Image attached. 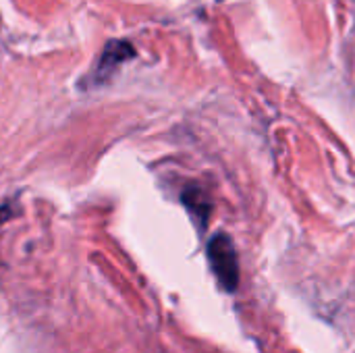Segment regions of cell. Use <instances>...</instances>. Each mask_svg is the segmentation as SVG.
<instances>
[{"label": "cell", "instance_id": "1", "mask_svg": "<svg viewBox=\"0 0 355 353\" xmlns=\"http://www.w3.org/2000/svg\"><path fill=\"white\" fill-rule=\"evenodd\" d=\"M208 260L220 287L225 291H235L239 285V258L227 233H216L208 241Z\"/></svg>", "mask_w": 355, "mask_h": 353}, {"label": "cell", "instance_id": "2", "mask_svg": "<svg viewBox=\"0 0 355 353\" xmlns=\"http://www.w3.org/2000/svg\"><path fill=\"white\" fill-rule=\"evenodd\" d=\"M133 54H135V50H133L127 42H110V44L104 48V52H102V56H100V60H98L96 81L108 79V77L114 73V69H116L119 64H123L127 58H131Z\"/></svg>", "mask_w": 355, "mask_h": 353}, {"label": "cell", "instance_id": "3", "mask_svg": "<svg viewBox=\"0 0 355 353\" xmlns=\"http://www.w3.org/2000/svg\"><path fill=\"white\" fill-rule=\"evenodd\" d=\"M183 204L189 208V212H191L198 221H202V223L208 221L210 204H208L206 196H204L200 189H189V191H185V193H183Z\"/></svg>", "mask_w": 355, "mask_h": 353}, {"label": "cell", "instance_id": "4", "mask_svg": "<svg viewBox=\"0 0 355 353\" xmlns=\"http://www.w3.org/2000/svg\"><path fill=\"white\" fill-rule=\"evenodd\" d=\"M8 218H12V206L10 204H6V206L0 208V225H4Z\"/></svg>", "mask_w": 355, "mask_h": 353}]
</instances>
